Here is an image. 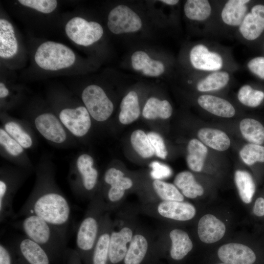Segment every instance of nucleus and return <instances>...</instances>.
I'll use <instances>...</instances> for the list:
<instances>
[{
  "instance_id": "nucleus-41",
  "label": "nucleus",
  "mask_w": 264,
  "mask_h": 264,
  "mask_svg": "<svg viewBox=\"0 0 264 264\" xmlns=\"http://www.w3.org/2000/svg\"><path fill=\"white\" fill-rule=\"evenodd\" d=\"M0 144L7 154L14 158L20 157L24 153V149L3 128L0 129Z\"/></svg>"
},
{
  "instance_id": "nucleus-51",
  "label": "nucleus",
  "mask_w": 264,
  "mask_h": 264,
  "mask_svg": "<svg viewBox=\"0 0 264 264\" xmlns=\"http://www.w3.org/2000/svg\"><path fill=\"white\" fill-rule=\"evenodd\" d=\"M227 264L224 263V264Z\"/></svg>"
},
{
  "instance_id": "nucleus-30",
  "label": "nucleus",
  "mask_w": 264,
  "mask_h": 264,
  "mask_svg": "<svg viewBox=\"0 0 264 264\" xmlns=\"http://www.w3.org/2000/svg\"><path fill=\"white\" fill-rule=\"evenodd\" d=\"M119 114V121L123 124H129L136 120L140 113L137 94L129 92L122 99Z\"/></svg>"
},
{
  "instance_id": "nucleus-48",
  "label": "nucleus",
  "mask_w": 264,
  "mask_h": 264,
  "mask_svg": "<svg viewBox=\"0 0 264 264\" xmlns=\"http://www.w3.org/2000/svg\"><path fill=\"white\" fill-rule=\"evenodd\" d=\"M253 213L257 217H264V197H259L255 200L253 208Z\"/></svg>"
},
{
  "instance_id": "nucleus-36",
  "label": "nucleus",
  "mask_w": 264,
  "mask_h": 264,
  "mask_svg": "<svg viewBox=\"0 0 264 264\" xmlns=\"http://www.w3.org/2000/svg\"><path fill=\"white\" fill-rule=\"evenodd\" d=\"M229 80V75L227 72H215L199 81L197 89L202 92L220 89L227 84Z\"/></svg>"
},
{
  "instance_id": "nucleus-14",
  "label": "nucleus",
  "mask_w": 264,
  "mask_h": 264,
  "mask_svg": "<svg viewBox=\"0 0 264 264\" xmlns=\"http://www.w3.org/2000/svg\"><path fill=\"white\" fill-rule=\"evenodd\" d=\"M108 27L115 34L133 32L142 27V21L138 15L125 5H120L112 9L108 15Z\"/></svg>"
},
{
  "instance_id": "nucleus-35",
  "label": "nucleus",
  "mask_w": 264,
  "mask_h": 264,
  "mask_svg": "<svg viewBox=\"0 0 264 264\" xmlns=\"http://www.w3.org/2000/svg\"><path fill=\"white\" fill-rule=\"evenodd\" d=\"M185 16L195 21H203L211 14V7L208 0H188L184 6Z\"/></svg>"
},
{
  "instance_id": "nucleus-17",
  "label": "nucleus",
  "mask_w": 264,
  "mask_h": 264,
  "mask_svg": "<svg viewBox=\"0 0 264 264\" xmlns=\"http://www.w3.org/2000/svg\"><path fill=\"white\" fill-rule=\"evenodd\" d=\"M149 188L139 193L140 203L149 204L162 201H184V196L174 184L153 178Z\"/></svg>"
},
{
  "instance_id": "nucleus-19",
  "label": "nucleus",
  "mask_w": 264,
  "mask_h": 264,
  "mask_svg": "<svg viewBox=\"0 0 264 264\" xmlns=\"http://www.w3.org/2000/svg\"><path fill=\"white\" fill-rule=\"evenodd\" d=\"M113 219L110 213L106 212L100 233L90 257L89 264H108L109 251Z\"/></svg>"
},
{
  "instance_id": "nucleus-6",
  "label": "nucleus",
  "mask_w": 264,
  "mask_h": 264,
  "mask_svg": "<svg viewBox=\"0 0 264 264\" xmlns=\"http://www.w3.org/2000/svg\"><path fill=\"white\" fill-rule=\"evenodd\" d=\"M103 180V189L99 191L105 202L107 211L111 213L123 205L128 192L133 189L135 182L132 177L115 167L106 170Z\"/></svg>"
},
{
  "instance_id": "nucleus-18",
  "label": "nucleus",
  "mask_w": 264,
  "mask_h": 264,
  "mask_svg": "<svg viewBox=\"0 0 264 264\" xmlns=\"http://www.w3.org/2000/svg\"><path fill=\"white\" fill-rule=\"evenodd\" d=\"M34 124L39 133L45 139L55 144H62L67 139V130L59 117L50 112L38 114Z\"/></svg>"
},
{
  "instance_id": "nucleus-46",
  "label": "nucleus",
  "mask_w": 264,
  "mask_h": 264,
  "mask_svg": "<svg viewBox=\"0 0 264 264\" xmlns=\"http://www.w3.org/2000/svg\"><path fill=\"white\" fill-rule=\"evenodd\" d=\"M249 69L261 79H264V57H257L247 64Z\"/></svg>"
},
{
  "instance_id": "nucleus-34",
  "label": "nucleus",
  "mask_w": 264,
  "mask_h": 264,
  "mask_svg": "<svg viewBox=\"0 0 264 264\" xmlns=\"http://www.w3.org/2000/svg\"><path fill=\"white\" fill-rule=\"evenodd\" d=\"M234 178L242 200L245 203H250L256 191L255 183L251 175L245 171L237 170Z\"/></svg>"
},
{
  "instance_id": "nucleus-15",
  "label": "nucleus",
  "mask_w": 264,
  "mask_h": 264,
  "mask_svg": "<svg viewBox=\"0 0 264 264\" xmlns=\"http://www.w3.org/2000/svg\"><path fill=\"white\" fill-rule=\"evenodd\" d=\"M58 117L66 130L77 137L85 136L91 126L90 115L85 106L64 108Z\"/></svg>"
},
{
  "instance_id": "nucleus-4",
  "label": "nucleus",
  "mask_w": 264,
  "mask_h": 264,
  "mask_svg": "<svg viewBox=\"0 0 264 264\" xmlns=\"http://www.w3.org/2000/svg\"><path fill=\"white\" fill-rule=\"evenodd\" d=\"M113 219L108 264H122L139 224L136 206L120 208Z\"/></svg>"
},
{
  "instance_id": "nucleus-26",
  "label": "nucleus",
  "mask_w": 264,
  "mask_h": 264,
  "mask_svg": "<svg viewBox=\"0 0 264 264\" xmlns=\"http://www.w3.org/2000/svg\"><path fill=\"white\" fill-rule=\"evenodd\" d=\"M132 65L134 69L141 71L146 76L156 77L162 74L165 69L160 61L150 58L144 51H137L131 57Z\"/></svg>"
},
{
  "instance_id": "nucleus-10",
  "label": "nucleus",
  "mask_w": 264,
  "mask_h": 264,
  "mask_svg": "<svg viewBox=\"0 0 264 264\" xmlns=\"http://www.w3.org/2000/svg\"><path fill=\"white\" fill-rule=\"evenodd\" d=\"M34 60L40 68L49 71H56L72 66L76 60L74 52L66 45L46 41L37 48Z\"/></svg>"
},
{
  "instance_id": "nucleus-11",
  "label": "nucleus",
  "mask_w": 264,
  "mask_h": 264,
  "mask_svg": "<svg viewBox=\"0 0 264 264\" xmlns=\"http://www.w3.org/2000/svg\"><path fill=\"white\" fill-rule=\"evenodd\" d=\"M25 171L18 169H2L0 177V222L14 218L13 209L15 194L25 177Z\"/></svg>"
},
{
  "instance_id": "nucleus-5",
  "label": "nucleus",
  "mask_w": 264,
  "mask_h": 264,
  "mask_svg": "<svg viewBox=\"0 0 264 264\" xmlns=\"http://www.w3.org/2000/svg\"><path fill=\"white\" fill-rule=\"evenodd\" d=\"M89 154L80 155L70 173L69 180L73 192L78 197L90 200L98 192V172Z\"/></svg>"
},
{
  "instance_id": "nucleus-16",
  "label": "nucleus",
  "mask_w": 264,
  "mask_h": 264,
  "mask_svg": "<svg viewBox=\"0 0 264 264\" xmlns=\"http://www.w3.org/2000/svg\"><path fill=\"white\" fill-rule=\"evenodd\" d=\"M12 247L18 264H51L46 252L26 236L17 239Z\"/></svg>"
},
{
  "instance_id": "nucleus-44",
  "label": "nucleus",
  "mask_w": 264,
  "mask_h": 264,
  "mask_svg": "<svg viewBox=\"0 0 264 264\" xmlns=\"http://www.w3.org/2000/svg\"><path fill=\"white\" fill-rule=\"evenodd\" d=\"M153 170L151 173L152 178L155 179H160L168 177L172 174L171 169L167 165L157 161L152 162L150 164Z\"/></svg>"
},
{
  "instance_id": "nucleus-8",
  "label": "nucleus",
  "mask_w": 264,
  "mask_h": 264,
  "mask_svg": "<svg viewBox=\"0 0 264 264\" xmlns=\"http://www.w3.org/2000/svg\"><path fill=\"white\" fill-rule=\"evenodd\" d=\"M155 234L138 225L122 264H160Z\"/></svg>"
},
{
  "instance_id": "nucleus-39",
  "label": "nucleus",
  "mask_w": 264,
  "mask_h": 264,
  "mask_svg": "<svg viewBox=\"0 0 264 264\" xmlns=\"http://www.w3.org/2000/svg\"><path fill=\"white\" fill-rule=\"evenodd\" d=\"M240 155L242 161L248 166L264 163V146L247 144L240 152Z\"/></svg>"
},
{
  "instance_id": "nucleus-23",
  "label": "nucleus",
  "mask_w": 264,
  "mask_h": 264,
  "mask_svg": "<svg viewBox=\"0 0 264 264\" xmlns=\"http://www.w3.org/2000/svg\"><path fill=\"white\" fill-rule=\"evenodd\" d=\"M226 231L225 224L214 215L207 214L199 220L198 234L201 241L212 243L220 240Z\"/></svg>"
},
{
  "instance_id": "nucleus-22",
  "label": "nucleus",
  "mask_w": 264,
  "mask_h": 264,
  "mask_svg": "<svg viewBox=\"0 0 264 264\" xmlns=\"http://www.w3.org/2000/svg\"><path fill=\"white\" fill-rule=\"evenodd\" d=\"M239 30L247 40L252 41L258 38L264 30V5L254 6L251 12L245 16Z\"/></svg>"
},
{
  "instance_id": "nucleus-21",
  "label": "nucleus",
  "mask_w": 264,
  "mask_h": 264,
  "mask_svg": "<svg viewBox=\"0 0 264 264\" xmlns=\"http://www.w3.org/2000/svg\"><path fill=\"white\" fill-rule=\"evenodd\" d=\"M190 59L192 66L198 70L216 71L223 66L220 55L215 52L210 51L203 44L194 46L190 53Z\"/></svg>"
},
{
  "instance_id": "nucleus-25",
  "label": "nucleus",
  "mask_w": 264,
  "mask_h": 264,
  "mask_svg": "<svg viewBox=\"0 0 264 264\" xmlns=\"http://www.w3.org/2000/svg\"><path fill=\"white\" fill-rule=\"evenodd\" d=\"M198 102L203 109L219 116L230 118L235 114V110L232 104L219 97L202 95L198 98Z\"/></svg>"
},
{
  "instance_id": "nucleus-29",
  "label": "nucleus",
  "mask_w": 264,
  "mask_h": 264,
  "mask_svg": "<svg viewBox=\"0 0 264 264\" xmlns=\"http://www.w3.org/2000/svg\"><path fill=\"white\" fill-rule=\"evenodd\" d=\"M174 185L181 191V194L188 198H195L203 194L202 186L195 180L194 175L190 172L183 171L176 176Z\"/></svg>"
},
{
  "instance_id": "nucleus-43",
  "label": "nucleus",
  "mask_w": 264,
  "mask_h": 264,
  "mask_svg": "<svg viewBox=\"0 0 264 264\" xmlns=\"http://www.w3.org/2000/svg\"><path fill=\"white\" fill-rule=\"evenodd\" d=\"M147 136L154 150L155 154L160 158L165 159L168 152L161 136L154 132H149Z\"/></svg>"
},
{
  "instance_id": "nucleus-20",
  "label": "nucleus",
  "mask_w": 264,
  "mask_h": 264,
  "mask_svg": "<svg viewBox=\"0 0 264 264\" xmlns=\"http://www.w3.org/2000/svg\"><path fill=\"white\" fill-rule=\"evenodd\" d=\"M220 259L227 264H254L256 255L247 245L229 243L220 246L218 251Z\"/></svg>"
},
{
  "instance_id": "nucleus-42",
  "label": "nucleus",
  "mask_w": 264,
  "mask_h": 264,
  "mask_svg": "<svg viewBox=\"0 0 264 264\" xmlns=\"http://www.w3.org/2000/svg\"><path fill=\"white\" fill-rule=\"evenodd\" d=\"M18 1L24 6L46 14L52 12L58 4L55 0H19Z\"/></svg>"
},
{
  "instance_id": "nucleus-47",
  "label": "nucleus",
  "mask_w": 264,
  "mask_h": 264,
  "mask_svg": "<svg viewBox=\"0 0 264 264\" xmlns=\"http://www.w3.org/2000/svg\"><path fill=\"white\" fill-rule=\"evenodd\" d=\"M65 256L66 264H82V261L75 249H66Z\"/></svg>"
},
{
  "instance_id": "nucleus-49",
  "label": "nucleus",
  "mask_w": 264,
  "mask_h": 264,
  "mask_svg": "<svg viewBox=\"0 0 264 264\" xmlns=\"http://www.w3.org/2000/svg\"><path fill=\"white\" fill-rule=\"evenodd\" d=\"M9 94V90L6 85L2 82L0 83V98L2 100L6 98Z\"/></svg>"
},
{
  "instance_id": "nucleus-37",
  "label": "nucleus",
  "mask_w": 264,
  "mask_h": 264,
  "mask_svg": "<svg viewBox=\"0 0 264 264\" xmlns=\"http://www.w3.org/2000/svg\"><path fill=\"white\" fill-rule=\"evenodd\" d=\"M131 142L134 150L143 158H149L154 154V150L146 134L141 130H136L131 136Z\"/></svg>"
},
{
  "instance_id": "nucleus-50",
  "label": "nucleus",
  "mask_w": 264,
  "mask_h": 264,
  "mask_svg": "<svg viewBox=\"0 0 264 264\" xmlns=\"http://www.w3.org/2000/svg\"><path fill=\"white\" fill-rule=\"evenodd\" d=\"M160 1L164 3L169 4V5H174L177 4L179 2V0H160Z\"/></svg>"
},
{
  "instance_id": "nucleus-38",
  "label": "nucleus",
  "mask_w": 264,
  "mask_h": 264,
  "mask_svg": "<svg viewBox=\"0 0 264 264\" xmlns=\"http://www.w3.org/2000/svg\"><path fill=\"white\" fill-rule=\"evenodd\" d=\"M4 130L24 149L31 148L33 145V139L20 124L14 120L6 122L3 128Z\"/></svg>"
},
{
  "instance_id": "nucleus-13",
  "label": "nucleus",
  "mask_w": 264,
  "mask_h": 264,
  "mask_svg": "<svg viewBox=\"0 0 264 264\" xmlns=\"http://www.w3.org/2000/svg\"><path fill=\"white\" fill-rule=\"evenodd\" d=\"M67 37L75 44L88 46L101 39L103 34L102 26L95 22L75 17L69 20L65 26Z\"/></svg>"
},
{
  "instance_id": "nucleus-7",
  "label": "nucleus",
  "mask_w": 264,
  "mask_h": 264,
  "mask_svg": "<svg viewBox=\"0 0 264 264\" xmlns=\"http://www.w3.org/2000/svg\"><path fill=\"white\" fill-rule=\"evenodd\" d=\"M156 246L161 259L167 255L174 261L183 260L191 251L193 244L188 234L179 228L159 227L155 233Z\"/></svg>"
},
{
  "instance_id": "nucleus-12",
  "label": "nucleus",
  "mask_w": 264,
  "mask_h": 264,
  "mask_svg": "<svg viewBox=\"0 0 264 264\" xmlns=\"http://www.w3.org/2000/svg\"><path fill=\"white\" fill-rule=\"evenodd\" d=\"M82 100L90 116L103 122L107 120L113 111V105L102 88L90 85L84 88Z\"/></svg>"
},
{
  "instance_id": "nucleus-27",
  "label": "nucleus",
  "mask_w": 264,
  "mask_h": 264,
  "mask_svg": "<svg viewBox=\"0 0 264 264\" xmlns=\"http://www.w3.org/2000/svg\"><path fill=\"white\" fill-rule=\"evenodd\" d=\"M249 1V0H228L221 12L223 22L230 26H240L246 15V4Z\"/></svg>"
},
{
  "instance_id": "nucleus-28",
  "label": "nucleus",
  "mask_w": 264,
  "mask_h": 264,
  "mask_svg": "<svg viewBox=\"0 0 264 264\" xmlns=\"http://www.w3.org/2000/svg\"><path fill=\"white\" fill-rule=\"evenodd\" d=\"M198 136L201 142L219 151L226 150L230 145L229 137L219 130L202 128L198 131Z\"/></svg>"
},
{
  "instance_id": "nucleus-31",
  "label": "nucleus",
  "mask_w": 264,
  "mask_h": 264,
  "mask_svg": "<svg viewBox=\"0 0 264 264\" xmlns=\"http://www.w3.org/2000/svg\"><path fill=\"white\" fill-rule=\"evenodd\" d=\"M186 161L189 168L196 172H200L203 167L208 149L200 141L192 139L187 146Z\"/></svg>"
},
{
  "instance_id": "nucleus-40",
  "label": "nucleus",
  "mask_w": 264,
  "mask_h": 264,
  "mask_svg": "<svg viewBox=\"0 0 264 264\" xmlns=\"http://www.w3.org/2000/svg\"><path fill=\"white\" fill-rule=\"evenodd\" d=\"M239 101L244 105L250 107H257L264 99V92L252 88L248 85H244L239 89L238 93Z\"/></svg>"
},
{
  "instance_id": "nucleus-32",
  "label": "nucleus",
  "mask_w": 264,
  "mask_h": 264,
  "mask_svg": "<svg viewBox=\"0 0 264 264\" xmlns=\"http://www.w3.org/2000/svg\"><path fill=\"white\" fill-rule=\"evenodd\" d=\"M172 107L167 100L151 97L146 102L142 111L143 117L148 119L157 118L168 119L172 115Z\"/></svg>"
},
{
  "instance_id": "nucleus-9",
  "label": "nucleus",
  "mask_w": 264,
  "mask_h": 264,
  "mask_svg": "<svg viewBox=\"0 0 264 264\" xmlns=\"http://www.w3.org/2000/svg\"><path fill=\"white\" fill-rule=\"evenodd\" d=\"M141 213L158 220L185 222L195 216L196 209L190 203L184 201H162L136 206Z\"/></svg>"
},
{
  "instance_id": "nucleus-2",
  "label": "nucleus",
  "mask_w": 264,
  "mask_h": 264,
  "mask_svg": "<svg viewBox=\"0 0 264 264\" xmlns=\"http://www.w3.org/2000/svg\"><path fill=\"white\" fill-rule=\"evenodd\" d=\"M12 225L41 246L48 254L52 263L65 255L66 239L42 218L35 215H28L14 222Z\"/></svg>"
},
{
  "instance_id": "nucleus-1",
  "label": "nucleus",
  "mask_w": 264,
  "mask_h": 264,
  "mask_svg": "<svg viewBox=\"0 0 264 264\" xmlns=\"http://www.w3.org/2000/svg\"><path fill=\"white\" fill-rule=\"evenodd\" d=\"M35 186L13 219L33 215L52 225L66 239L70 217L69 203L55 183L52 170L41 166Z\"/></svg>"
},
{
  "instance_id": "nucleus-3",
  "label": "nucleus",
  "mask_w": 264,
  "mask_h": 264,
  "mask_svg": "<svg viewBox=\"0 0 264 264\" xmlns=\"http://www.w3.org/2000/svg\"><path fill=\"white\" fill-rule=\"evenodd\" d=\"M106 212H108L105 202L98 191L89 200L76 233L75 250L85 264H89L91 253Z\"/></svg>"
},
{
  "instance_id": "nucleus-45",
  "label": "nucleus",
  "mask_w": 264,
  "mask_h": 264,
  "mask_svg": "<svg viewBox=\"0 0 264 264\" xmlns=\"http://www.w3.org/2000/svg\"><path fill=\"white\" fill-rule=\"evenodd\" d=\"M0 264H18L12 247L0 244Z\"/></svg>"
},
{
  "instance_id": "nucleus-33",
  "label": "nucleus",
  "mask_w": 264,
  "mask_h": 264,
  "mask_svg": "<svg viewBox=\"0 0 264 264\" xmlns=\"http://www.w3.org/2000/svg\"><path fill=\"white\" fill-rule=\"evenodd\" d=\"M243 137L250 143L261 145L264 143V126L258 120L245 118L240 123Z\"/></svg>"
},
{
  "instance_id": "nucleus-24",
  "label": "nucleus",
  "mask_w": 264,
  "mask_h": 264,
  "mask_svg": "<svg viewBox=\"0 0 264 264\" xmlns=\"http://www.w3.org/2000/svg\"><path fill=\"white\" fill-rule=\"evenodd\" d=\"M18 51V43L13 25L8 20L0 19V57L7 59Z\"/></svg>"
}]
</instances>
